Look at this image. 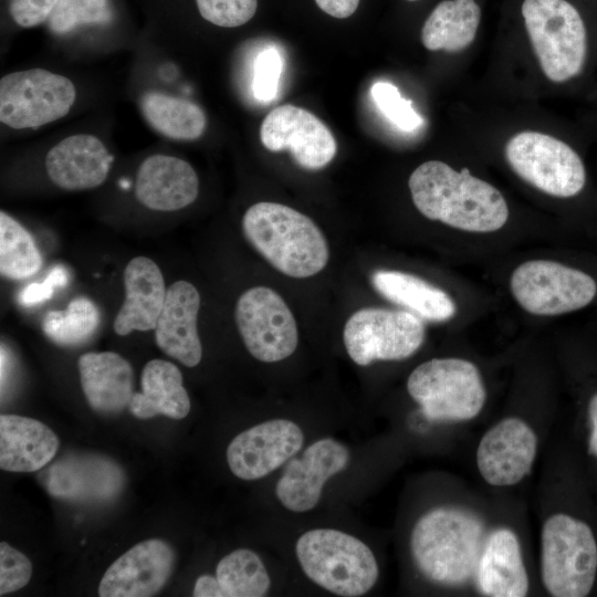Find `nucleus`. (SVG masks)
Listing matches in <instances>:
<instances>
[{"label":"nucleus","mask_w":597,"mask_h":597,"mask_svg":"<svg viewBox=\"0 0 597 597\" xmlns=\"http://www.w3.org/2000/svg\"><path fill=\"white\" fill-rule=\"evenodd\" d=\"M408 186L420 213L462 231L494 232L509 219L502 193L467 168L457 171L443 161H426L412 171Z\"/></svg>","instance_id":"f257e3e1"},{"label":"nucleus","mask_w":597,"mask_h":597,"mask_svg":"<svg viewBox=\"0 0 597 597\" xmlns=\"http://www.w3.org/2000/svg\"><path fill=\"white\" fill-rule=\"evenodd\" d=\"M484 541L483 524L475 515L455 507H436L417 521L410 549L428 579L458 586L475 575Z\"/></svg>","instance_id":"f03ea898"},{"label":"nucleus","mask_w":597,"mask_h":597,"mask_svg":"<svg viewBox=\"0 0 597 597\" xmlns=\"http://www.w3.org/2000/svg\"><path fill=\"white\" fill-rule=\"evenodd\" d=\"M242 230L254 249L277 271L292 277H308L328 261L327 241L307 216L276 202L251 206L242 219Z\"/></svg>","instance_id":"7ed1b4c3"},{"label":"nucleus","mask_w":597,"mask_h":597,"mask_svg":"<svg viewBox=\"0 0 597 597\" xmlns=\"http://www.w3.org/2000/svg\"><path fill=\"white\" fill-rule=\"evenodd\" d=\"M295 553L305 575L338 596H362L378 578V565L371 549L342 531H307L297 540Z\"/></svg>","instance_id":"20e7f679"},{"label":"nucleus","mask_w":597,"mask_h":597,"mask_svg":"<svg viewBox=\"0 0 597 597\" xmlns=\"http://www.w3.org/2000/svg\"><path fill=\"white\" fill-rule=\"evenodd\" d=\"M524 25L544 75L562 83L577 76L587 55V28L567 0H524Z\"/></svg>","instance_id":"39448f33"},{"label":"nucleus","mask_w":597,"mask_h":597,"mask_svg":"<svg viewBox=\"0 0 597 597\" xmlns=\"http://www.w3.org/2000/svg\"><path fill=\"white\" fill-rule=\"evenodd\" d=\"M542 579L555 597H584L597 573V543L583 521L567 514L549 516L542 528Z\"/></svg>","instance_id":"423d86ee"},{"label":"nucleus","mask_w":597,"mask_h":597,"mask_svg":"<svg viewBox=\"0 0 597 597\" xmlns=\"http://www.w3.org/2000/svg\"><path fill=\"white\" fill-rule=\"evenodd\" d=\"M407 389L432 421H464L482 410L486 392L478 367L462 358H433L417 366Z\"/></svg>","instance_id":"0eeeda50"},{"label":"nucleus","mask_w":597,"mask_h":597,"mask_svg":"<svg viewBox=\"0 0 597 597\" xmlns=\"http://www.w3.org/2000/svg\"><path fill=\"white\" fill-rule=\"evenodd\" d=\"M505 158L520 178L553 197H574L586 182L579 155L547 134L532 130L515 134L505 145Z\"/></svg>","instance_id":"6e6552de"},{"label":"nucleus","mask_w":597,"mask_h":597,"mask_svg":"<svg viewBox=\"0 0 597 597\" xmlns=\"http://www.w3.org/2000/svg\"><path fill=\"white\" fill-rule=\"evenodd\" d=\"M343 339L348 356L359 366L401 360L422 345L425 325L409 311L366 307L349 316Z\"/></svg>","instance_id":"1a4fd4ad"},{"label":"nucleus","mask_w":597,"mask_h":597,"mask_svg":"<svg viewBox=\"0 0 597 597\" xmlns=\"http://www.w3.org/2000/svg\"><path fill=\"white\" fill-rule=\"evenodd\" d=\"M511 292L526 312L552 316L587 306L597 284L587 273L549 260H531L512 273Z\"/></svg>","instance_id":"9d476101"},{"label":"nucleus","mask_w":597,"mask_h":597,"mask_svg":"<svg viewBox=\"0 0 597 597\" xmlns=\"http://www.w3.org/2000/svg\"><path fill=\"white\" fill-rule=\"evenodd\" d=\"M75 87L63 75L42 69L7 74L0 81V121L14 128H34L65 116Z\"/></svg>","instance_id":"9b49d317"},{"label":"nucleus","mask_w":597,"mask_h":597,"mask_svg":"<svg viewBox=\"0 0 597 597\" xmlns=\"http://www.w3.org/2000/svg\"><path fill=\"white\" fill-rule=\"evenodd\" d=\"M234 317L247 349L258 360L279 362L296 349V322L274 290L266 286L247 290L237 302Z\"/></svg>","instance_id":"f8f14e48"},{"label":"nucleus","mask_w":597,"mask_h":597,"mask_svg":"<svg viewBox=\"0 0 597 597\" xmlns=\"http://www.w3.org/2000/svg\"><path fill=\"white\" fill-rule=\"evenodd\" d=\"M260 139L271 151L290 150L295 163L308 170L328 165L337 149L334 135L318 117L291 104L275 107L265 116Z\"/></svg>","instance_id":"ddd939ff"},{"label":"nucleus","mask_w":597,"mask_h":597,"mask_svg":"<svg viewBox=\"0 0 597 597\" xmlns=\"http://www.w3.org/2000/svg\"><path fill=\"white\" fill-rule=\"evenodd\" d=\"M303 442V432L295 422L269 420L235 436L227 448V462L237 478L258 480L293 458Z\"/></svg>","instance_id":"4468645a"},{"label":"nucleus","mask_w":597,"mask_h":597,"mask_svg":"<svg viewBox=\"0 0 597 597\" xmlns=\"http://www.w3.org/2000/svg\"><path fill=\"white\" fill-rule=\"evenodd\" d=\"M41 481L52 496L73 502H105L125 484L122 468L100 454L71 453L50 464Z\"/></svg>","instance_id":"2eb2a0df"},{"label":"nucleus","mask_w":597,"mask_h":597,"mask_svg":"<svg viewBox=\"0 0 597 597\" xmlns=\"http://www.w3.org/2000/svg\"><path fill=\"white\" fill-rule=\"evenodd\" d=\"M349 451L341 442L324 438L310 444L300 457L289 460L275 486L281 504L292 512H306L316 506L325 482L343 471Z\"/></svg>","instance_id":"dca6fc26"},{"label":"nucleus","mask_w":597,"mask_h":597,"mask_svg":"<svg viewBox=\"0 0 597 597\" xmlns=\"http://www.w3.org/2000/svg\"><path fill=\"white\" fill-rule=\"evenodd\" d=\"M536 451L533 429L522 419L510 417L483 434L476 449V465L489 484L514 485L531 471Z\"/></svg>","instance_id":"f3484780"},{"label":"nucleus","mask_w":597,"mask_h":597,"mask_svg":"<svg viewBox=\"0 0 597 597\" xmlns=\"http://www.w3.org/2000/svg\"><path fill=\"white\" fill-rule=\"evenodd\" d=\"M172 548L158 538L143 541L117 559L104 573L101 597H149L156 595L171 575Z\"/></svg>","instance_id":"a211bd4d"},{"label":"nucleus","mask_w":597,"mask_h":597,"mask_svg":"<svg viewBox=\"0 0 597 597\" xmlns=\"http://www.w3.org/2000/svg\"><path fill=\"white\" fill-rule=\"evenodd\" d=\"M200 295L190 282L179 280L166 291L155 327V342L169 357L187 367L197 366L202 357L197 320Z\"/></svg>","instance_id":"6ab92c4d"},{"label":"nucleus","mask_w":597,"mask_h":597,"mask_svg":"<svg viewBox=\"0 0 597 597\" xmlns=\"http://www.w3.org/2000/svg\"><path fill=\"white\" fill-rule=\"evenodd\" d=\"M199 190L195 169L187 161L168 155H153L139 166L135 195L145 207L175 211L192 203Z\"/></svg>","instance_id":"aec40b11"},{"label":"nucleus","mask_w":597,"mask_h":597,"mask_svg":"<svg viewBox=\"0 0 597 597\" xmlns=\"http://www.w3.org/2000/svg\"><path fill=\"white\" fill-rule=\"evenodd\" d=\"M113 157L95 136L78 134L62 139L45 158L49 178L65 190L92 189L102 185Z\"/></svg>","instance_id":"412c9836"},{"label":"nucleus","mask_w":597,"mask_h":597,"mask_svg":"<svg viewBox=\"0 0 597 597\" xmlns=\"http://www.w3.org/2000/svg\"><path fill=\"white\" fill-rule=\"evenodd\" d=\"M124 285L125 301L113 323L115 333L125 336L155 329L167 291L158 265L146 256L132 259L124 270Z\"/></svg>","instance_id":"4be33fe9"},{"label":"nucleus","mask_w":597,"mask_h":597,"mask_svg":"<svg viewBox=\"0 0 597 597\" xmlns=\"http://www.w3.org/2000/svg\"><path fill=\"white\" fill-rule=\"evenodd\" d=\"M81 386L90 407L100 413H117L133 396L134 371L114 352L85 353L77 360Z\"/></svg>","instance_id":"5701e85b"},{"label":"nucleus","mask_w":597,"mask_h":597,"mask_svg":"<svg viewBox=\"0 0 597 597\" xmlns=\"http://www.w3.org/2000/svg\"><path fill=\"white\" fill-rule=\"evenodd\" d=\"M480 591L491 597H523L528 577L514 532L498 528L484 541L475 570Z\"/></svg>","instance_id":"b1692460"},{"label":"nucleus","mask_w":597,"mask_h":597,"mask_svg":"<svg viewBox=\"0 0 597 597\" xmlns=\"http://www.w3.org/2000/svg\"><path fill=\"white\" fill-rule=\"evenodd\" d=\"M57 436L43 422L18 415L0 416V468L33 472L56 454Z\"/></svg>","instance_id":"393cba45"},{"label":"nucleus","mask_w":597,"mask_h":597,"mask_svg":"<svg viewBox=\"0 0 597 597\" xmlns=\"http://www.w3.org/2000/svg\"><path fill=\"white\" fill-rule=\"evenodd\" d=\"M142 392H134L128 404L130 413L138 419L163 415L182 419L190 411V399L182 385L179 368L164 359H151L143 368Z\"/></svg>","instance_id":"a878e982"},{"label":"nucleus","mask_w":597,"mask_h":597,"mask_svg":"<svg viewBox=\"0 0 597 597\" xmlns=\"http://www.w3.org/2000/svg\"><path fill=\"white\" fill-rule=\"evenodd\" d=\"M371 282L379 294L421 320L444 322L455 314V304L448 293L416 275L379 270Z\"/></svg>","instance_id":"bb28decb"},{"label":"nucleus","mask_w":597,"mask_h":597,"mask_svg":"<svg viewBox=\"0 0 597 597\" xmlns=\"http://www.w3.org/2000/svg\"><path fill=\"white\" fill-rule=\"evenodd\" d=\"M480 20L475 0H443L425 21L421 42L429 51L460 52L474 41Z\"/></svg>","instance_id":"cd10ccee"},{"label":"nucleus","mask_w":597,"mask_h":597,"mask_svg":"<svg viewBox=\"0 0 597 597\" xmlns=\"http://www.w3.org/2000/svg\"><path fill=\"white\" fill-rule=\"evenodd\" d=\"M139 104L147 123L168 138L193 140L206 128L203 111L190 101L149 92L142 96Z\"/></svg>","instance_id":"c85d7f7f"},{"label":"nucleus","mask_w":597,"mask_h":597,"mask_svg":"<svg viewBox=\"0 0 597 597\" xmlns=\"http://www.w3.org/2000/svg\"><path fill=\"white\" fill-rule=\"evenodd\" d=\"M216 578L222 597H262L271 584L261 558L247 548L224 556L217 565Z\"/></svg>","instance_id":"c756f323"},{"label":"nucleus","mask_w":597,"mask_h":597,"mask_svg":"<svg viewBox=\"0 0 597 597\" xmlns=\"http://www.w3.org/2000/svg\"><path fill=\"white\" fill-rule=\"evenodd\" d=\"M42 258L31 234L4 211L0 212V272L9 280L35 274Z\"/></svg>","instance_id":"7c9ffc66"},{"label":"nucleus","mask_w":597,"mask_h":597,"mask_svg":"<svg viewBox=\"0 0 597 597\" xmlns=\"http://www.w3.org/2000/svg\"><path fill=\"white\" fill-rule=\"evenodd\" d=\"M100 322L97 306L90 298L77 296L65 310L49 312L42 322V329L55 344L75 346L87 341Z\"/></svg>","instance_id":"2f4dec72"},{"label":"nucleus","mask_w":597,"mask_h":597,"mask_svg":"<svg viewBox=\"0 0 597 597\" xmlns=\"http://www.w3.org/2000/svg\"><path fill=\"white\" fill-rule=\"evenodd\" d=\"M111 18L108 0H60L48 24L51 32L63 35L81 25L107 23Z\"/></svg>","instance_id":"473e14b6"},{"label":"nucleus","mask_w":597,"mask_h":597,"mask_svg":"<svg viewBox=\"0 0 597 597\" xmlns=\"http://www.w3.org/2000/svg\"><path fill=\"white\" fill-rule=\"evenodd\" d=\"M370 96L379 112L398 129L412 132L422 125V118L411 101L404 98L398 87L391 83H375Z\"/></svg>","instance_id":"72a5a7b5"},{"label":"nucleus","mask_w":597,"mask_h":597,"mask_svg":"<svg viewBox=\"0 0 597 597\" xmlns=\"http://www.w3.org/2000/svg\"><path fill=\"white\" fill-rule=\"evenodd\" d=\"M200 15L219 27L235 28L255 14L258 0H196Z\"/></svg>","instance_id":"f704fd0d"},{"label":"nucleus","mask_w":597,"mask_h":597,"mask_svg":"<svg viewBox=\"0 0 597 597\" xmlns=\"http://www.w3.org/2000/svg\"><path fill=\"white\" fill-rule=\"evenodd\" d=\"M282 69L283 61L276 49L266 48L256 55L253 64L252 92L258 101L270 102L275 98Z\"/></svg>","instance_id":"c9c22d12"},{"label":"nucleus","mask_w":597,"mask_h":597,"mask_svg":"<svg viewBox=\"0 0 597 597\" xmlns=\"http://www.w3.org/2000/svg\"><path fill=\"white\" fill-rule=\"evenodd\" d=\"M29 558L6 542L0 543V596L24 587L31 579Z\"/></svg>","instance_id":"e433bc0d"},{"label":"nucleus","mask_w":597,"mask_h":597,"mask_svg":"<svg viewBox=\"0 0 597 597\" xmlns=\"http://www.w3.org/2000/svg\"><path fill=\"white\" fill-rule=\"evenodd\" d=\"M69 282V273L62 265L51 269L41 283H30L19 293L18 301L22 306L29 307L48 301L52 297L55 289L64 287Z\"/></svg>","instance_id":"4c0bfd02"},{"label":"nucleus","mask_w":597,"mask_h":597,"mask_svg":"<svg viewBox=\"0 0 597 597\" xmlns=\"http://www.w3.org/2000/svg\"><path fill=\"white\" fill-rule=\"evenodd\" d=\"M60 0H10L14 22L23 28L35 27L49 19Z\"/></svg>","instance_id":"58836bf2"},{"label":"nucleus","mask_w":597,"mask_h":597,"mask_svg":"<svg viewBox=\"0 0 597 597\" xmlns=\"http://www.w3.org/2000/svg\"><path fill=\"white\" fill-rule=\"evenodd\" d=\"M359 1L360 0H315L322 11L337 19L350 17L356 11Z\"/></svg>","instance_id":"ea45409f"},{"label":"nucleus","mask_w":597,"mask_h":597,"mask_svg":"<svg viewBox=\"0 0 597 597\" xmlns=\"http://www.w3.org/2000/svg\"><path fill=\"white\" fill-rule=\"evenodd\" d=\"M192 596L222 597V591L216 576L202 575L197 578Z\"/></svg>","instance_id":"a19ab883"},{"label":"nucleus","mask_w":597,"mask_h":597,"mask_svg":"<svg viewBox=\"0 0 597 597\" xmlns=\"http://www.w3.org/2000/svg\"><path fill=\"white\" fill-rule=\"evenodd\" d=\"M588 413L591 423V431L589 437V451L597 458V394H595L589 401Z\"/></svg>","instance_id":"79ce46f5"},{"label":"nucleus","mask_w":597,"mask_h":597,"mask_svg":"<svg viewBox=\"0 0 597 597\" xmlns=\"http://www.w3.org/2000/svg\"><path fill=\"white\" fill-rule=\"evenodd\" d=\"M406 1H409V2H415V1H418V0H406Z\"/></svg>","instance_id":"37998d69"}]
</instances>
